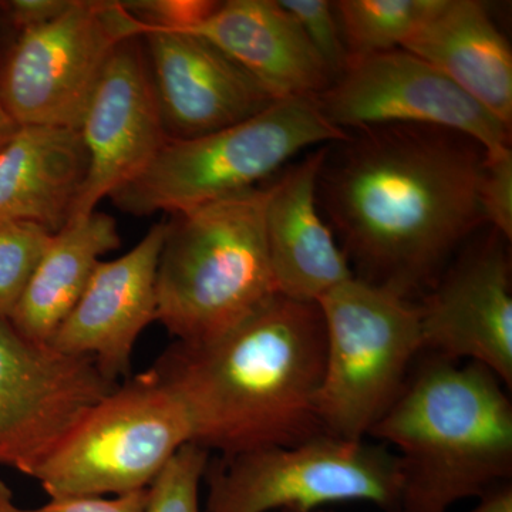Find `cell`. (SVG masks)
<instances>
[{
  "label": "cell",
  "instance_id": "1",
  "mask_svg": "<svg viewBox=\"0 0 512 512\" xmlns=\"http://www.w3.org/2000/svg\"><path fill=\"white\" fill-rule=\"evenodd\" d=\"M328 148L318 202L357 278L404 298L433 288L450 256L484 221V148L421 126L357 130Z\"/></svg>",
  "mask_w": 512,
  "mask_h": 512
},
{
  "label": "cell",
  "instance_id": "2",
  "mask_svg": "<svg viewBox=\"0 0 512 512\" xmlns=\"http://www.w3.org/2000/svg\"><path fill=\"white\" fill-rule=\"evenodd\" d=\"M151 369L184 407L191 443L220 457L326 434L316 406L325 369L318 303L278 293L220 338L175 340Z\"/></svg>",
  "mask_w": 512,
  "mask_h": 512
},
{
  "label": "cell",
  "instance_id": "3",
  "mask_svg": "<svg viewBox=\"0 0 512 512\" xmlns=\"http://www.w3.org/2000/svg\"><path fill=\"white\" fill-rule=\"evenodd\" d=\"M369 437L399 451L400 512H448L511 480L510 396L477 363L433 357L409 376Z\"/></svg>",
  "mask_w": 512,
  "mask_h": 512
},
{
  "label": "cell",
  "instance_id": "4",
  "mask_svg": "<svg viewBox=\"0 0 512 512\" xmlns=\"http://www.w3.org/2000/svg\"><path fill=\"white\" fill-rule=\"evenodd\" d=\"M266 188L165 221L157 320L177 342L220 338L278 295L265 237Z\"/></svg>",
  "mask_w": 512,
  "mask_h": 512
},
{
  "label": "cell",
  "instance_id": "5",
  "mask_svg": "<svg viewBox=\"0 0 512 512\" xmlns=\"http://www.w3.org/2000/svg\"><path fill=\"white\" fill-rule=\"evenodd\" d=\"M349 136L330 123L316 99L275 101L234 126L168 140L143 173L110 198L119 210L136 217L178 214L254 190L296 154Z\"/></svg>",
  "mask_w": 512,
  "mask_h": 512
},
{
  "label": "cell",
  "instance_id": "6",
  "mask_svg": "<svg viewBox=\"0 0 512 512\" xmlns=\"http://www.w3.org/2000/svg\"><path fill=\"white\" fill-rule=\"evenodd\" d=\"M318 305L325 323L320 424L329 436L366 440L403 392L421 353L419 306L357 276Z\"/></svg>",
  "mask_w": 512,
  "mask_h": 512
},
{
  "label": "cell",
  "instance_id": "7",
  "mask_svg": "<svg viewBox=\"0 0 512 512\" xmlns=\"http://www.w3.org/2000/svg\"><path fill=\"white\" fill-rule=\"evenodd\" d=\"M187 443L191 426L184 407L150 367L90 409L35 480L50 498L136 493L150 487Z\"/></svg>",
  "mask_w": 512,
  "mask_h": 512
},
{
  "label": "cell",
  "instance_id": "8",
  "mask_svg": "<svg viewBox=\"0 0 512 512\" xmlns=\"http://www.w3.org/2000/svg\"><path fill=\"white\" fill-rule=\"evenodd\" d=\"M207 512H318L369 503L400 512L402 471L386 446L322 434L295 446L210 460Z\"/></svg>",
  "mask_w": 512,
  "mask_h": 512
},
{
  "label": "cell",
  "instance_id": "9",
  "mask_svg": "<svg viewBox=\"0 0 512 512\" xmlns=\"http://www.w3.org/2000/svg\"><path fill=\"white\" fill-rule=\"evenodd\" d=\"M123 2L72 0L62 15L16 33L0 56V99L19 126L80 130L111 55L140 36Z\"/></svg>",
  "mask_w": 512,
  "mask_h": 512
},
{
  "label": "cell",
  "instance_id": "10",
  "mask_svg": "<svg viewBox=\"0 0 512 512\" xmlns=\"http://www.w3.org/2000/svg\"><path fill=\"white\" fill-rule=\"evenodd\" d=\"M117 384L89 357L26 338L0 319V466L35 478L60 441Z\"/></svg>",
  "mask_w": 512,
  "mask_h": 512
},
{
  "label": "cell",
  "instance_id": "11",
  "mask_svg": "<svg viewBox=\"0 0 512 512\" xmlns=\"http://www.w3.org/2000/svg\"><path fill=\"white\" fill-rule=\"evenodd\" d=\"M316 100L330 123L345 131L434 127L471 138L485 153L510 147V128L436 67L403 49L349 60Z\"/></svg>",
  "mask_w": 512,
  "mask_h": 512
},
{
  "label": "cell",
  "instance_id": "12",
  "mask_svg": "<svg viewBox=\"0 0 512 512\" xmlns=\"http://www.w3.org/2000/svg\"><path fill=\"white\" fill-rule=\"evenodd\" d=\"M505 244L493 229L417 306L421 352L448 362L477 363L511 390V261Z\"/></svg>",
  "mask_w": 512,
  "mask_h": 512
},
{
  "label": "cell",
  "instance_id": "13",
  "mask_svg": "<svg viewBox=\"0 0 512 512\" xmlns=\"http://www.w3.org/2000/svg\"><path fill=\"white\" fill-rule=\"evenodd\" d=\"M79 131L89 168L70 221L93 214L104 198L143 173L168 141L141 37L114 50Z\"/></svg>",
  "mask_w": 512,
  "mask_h": 512
},
{
  "label": "cell",
  "instance_id": "14",
  "mask_svg": "<svg viewBox=\"0 0 512 512\" xmlns=\"http://www.w3.org/2000/svg\"><path fill=\"white\" fill-rule=\"evenodd\" d=\"M141 39L168 140L234 126L276 101L254 77L200 36L144 29Z\"/></svg>",
  "mask_w": 512,
  "mask_h": 512
},
{
  "label": "cell",
  "instance_id": "15",
  "mask_svg": "<svg viewBox=\"0 0 512 512\" xmlns=\"http://www.w3.org/2000/svg\"><path fill=\"white\" fill-rule=\"evenodd\" d=\"M164 235L165 221L158 222L127 254L101 261L50 345L89 357L113 382L128 379L137 340L157 320V269Z\"/></svg>",
  "mask_w": 512,
  "mask_h": 512
},
{
  "label": "cell",
  "instance_id": "16",
  "mask_svg": "<svg viewBox=\"0 0 512 512\" xmlns=\"http://www.w3.org/2000/svg\"><path fill=\"white\" fill-rule=\"evenodd\" d=\"M329 146L313 151L266 188L265 237L279 295L318 303L355 276L318 202Z\"/></svg>",
  "mask_w": 512,
  "mask_h": 512
},
{
  "label": "cell",
  "instance_id": "17",
  "mask_svg": "<svg viewBox=\"0 0 512 512\" xmlns=\"http://www.w3.org/2000/svg\"><path fill=\"white\" fill-rule=\"evenodd\" d=\"M254 77L276 101L318 99L333 77L278 0H228L188 30Z\"/></svg>",
  "mask_w": 512,
  "mask_h": 512
},
{
  "label": "cell",
  "instance_id": "18",
  "mask_svg": "<svg viewBox=\"0 0 512 512\" xmlns=\"http://www.w3.org/2000/svg\"><path fill=\"white\" fill-rule=\"evenodd\" d=\"M87 168L79 130L20 126L0 148V224L30 222L56 234L72 217Z\"/></svg>",
  "mask_w": 512,
  "mask_h": 512
},
{
  "label": "cell",
  "instance_id": "19",
  "mask_svg": "<svg viewBox=\"0 0 512 512\" xmlns=\"http://www.w3.org/2000/svg\"><path fill=\"white\" fill-rule=\"evenodd\" d=\"M402 49L436 67L511 130V47L483 2L443 0Z\"/></svg>",
  "mask_w": 512,
  "mask_h": 512
},
{
  "label": "cell",
  "instance_id": "20",
  "mask_svg": "<svg viewBox=\"0 0 512 512\" xmlns=\"http://www.w3.org/2000/svg\"><path fill=\"white\" fill-rule=\"evenodd\" d=\"M120 244L116 220L103 212L64 225L52 235L10 323L26 338L49 343L103 261L101 256Z\"/></svg>",
  "mask_w": 512,
  "mask_h": 512
},
{
  "label": "cell",
  "instance_id": "21",
  "mask_svg": "<svg viewBox=\"0 0 512 512\" xmlns=\"http://www.w3.org/2000/svg\"><path fill=\"white\" fill-rule=\"evenodd\" d=\"M443 0H339L338 15L349 60L402 49Z\"/></svg>",
  "mask_w": 512,
  "mask_h": 512
},
{
  "label": "cell",
  "instance_id": "22",
  "mask_svg": "<svg viewBox=\"0 0 512 512\" xmlns=\"http://www.w3.org/2000/svg\"><path fill=\"white\" fill-rule=\"evenodd\" d=\"M52 235L30 222L0 224V319L15 312Z\"/></svg>",
  "mask_w": 512,
  "mask_h": 512
},
{
  "label": "cell",
  "instance_id": "23",
  "mask_svg": "<svg viewBox=\"0 0 512 512\" xmlns=\"http://www.w3.org/2000/svg\"><path fill=\"white\" fill-rule=\"evenodd\" d=\"M210 454L195 443L181 447L148 487L146 512H201L200 488Z\"/></svg>",
  "mask_w": 512,
  "mask_h": 512
},
{
  "label": "cell",
  "instance_id": "24",
  "mask_svg": "<svg viewBox=\"0 0 512 512\" xmlns=\"http://www.w3.org/2000/svg\"><path fill=\"white\" fill-rule=\"evenodd\" d=\"M278 3L295 20L335 80L348 66L349 55L333 3L328 0H278Z\"/></svg>",
  "mask_w": 512,
  "mask_h": 512
},
{
  "label": "cell",
  "instance_id": "25",
  "mask_svg": "<svg viewBox=\"0 0 512 512\" xmlns=\"http://www.w3.org/2000/svg\"><path fill=\"white\" fill-rule=\"evenodd\" d=\"M480 204L484 221L505 241L512 238V151L501 148L485 153L480 180Z\"/></svg>",
  "mask_w": 512,
  "mask_h": 512
},
{
  "label": "cell",
  "instance_id": "26",
  "mask_svg": "<svg viewBox=\"0 0 512 512\" xmlns=\"http://www.w3.org/2000/svg\"><path fill=\"white\" fill-rule=\"evenodd\" d=\"M131 15L140 20L141 30L188 32L210 19L221 2L217 0H140L123 2Z\"/></svg>",
  "mask_w": 512,
  "mask_h": 512
},
{
  "label": "cell",
  "instance_id": "27",
  "mask_svg": "<svg viewBox=\"0 0 512 512\" xmlns=\"http://www.w3.org/2000/svg\"><path fill=\"white\" fill-rule=\"evenodd\" d=\"M148 488L114 497L50 498L40 507L25 512H146Z\"/></svg>",
  "mask_w": 512,
  "mask_h": 512
},
{
  "label": "cell",
  "instance_id": "28",
  "mask_svg": "<svg viewBox=\"0 0 512 512\" xmlns=\"http://www.w3.org/2000/svg\"><path fill=\"white\" fill-rule=\"evenodd\" d=\"M72 0H8L0 2V13L13 32L37 28L62 15Z\"/></svg>",
  "mask_w": 512,
  "mask_h": 512
},
{
  "label": "cell",
  "instance_id": "29",
  "mask_svg": "<svg viewBox=\"0 0 512 512\" xmlns=\"http://www.w3.org/2000/svg\"><path fill=\"white\" fill-rule=\"evenodd\" d=\"M468 512H512V485L510 481L491 488L478 498V504Z\"/></svg>",
  "mask_w": 512,
  "mask_h": 512
},
{
  "label": "cell",
  "instance_id": "30",
  "mask_svg": "<svg viewBox=\"0 0 512 512\" xmlns=\"http://www.w3.org/2000/svg\"><path fill=\"white\" fill-rule=\"evenodd\" d=\"M19 124L12 119V116L6 110L5 104L0 99V148L5 146L6 143L15 136L18 131Z\"/></svg>",
  "mask_w": 512,
  "mask_h": 512
},
{
  "label": "cell",
  "instance_id": "31",
  "mask_svg": "<svg viewBox=\"0 0 512 512\" xmlns=\"http://www.w3.org/2000/svg\"><path fill=\"white\" fill-rule=\"evenodd\" d=\"M0 512H25L15 503L12 490L3 480H0Z\"/></svg>",
  "mask_w": 512,
  "mask_h": 512
},
{
  "label": "cell",
  "instance_id": "32",
  "mask_svg": "<svg viewBox=\"0 0 512 512\" xmlns=\"http://www.w3.org/2000/svg\"><path fill=\"white\" fill-rule=\"evenodd\" d=\"M0 23H6L5 20L2 18V13H0Z\"/></svg>",
  "mask_w": 512,
  "mask_h": 512
},
{
  "label": "cell",
  "instance_id": "33",
  "mask_svg": "<svg viewBox=\"0 0 512 512\" xmlns=\"http://www.w3.org/2000/svg\"><path fill=\"white\" fill-rule=\"evenodd\" d=\"M318 512H335V511H328V510H320Z\"/></svg>",
  "mask_w": 512,
  "mask_h": 512
}]
</instances>
